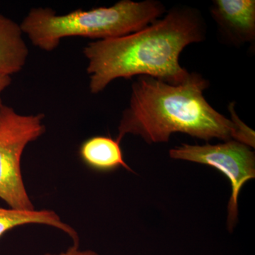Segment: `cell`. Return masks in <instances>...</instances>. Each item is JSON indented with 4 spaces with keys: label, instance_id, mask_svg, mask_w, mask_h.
Wrapping results in <instances>:
<instances>
[{
    "label": "cell",
    "instance_id": "obj_11",
    "mask_svg": "<svg viewBox=\"0 0 255 255\" xmlns=\"http://www.w3.org/2000/svg\"><path fill=\"white\" fill-rule=\"evenodd\" d=\"M44 255H100L96 252L91 251V250H82L80 249L79 246L73 245L71 248H69L65 252L59 253V254H50V253H46Z\"/></svg>",
    "mask_w": 255,
    "mask_h": 255
},
{
    "label": "cell",
    "instance_id": "obj_6",
    "mask_svg": "<svg viewBox=\"0 0 255 255\" xmlns=\"http://www.w3.org/2000/svg\"><path fill=\"white\" fill-rule=\"evenodd\" d=\"M210 11L225 41L233 46L255 41V0H215Z\"/></svg>",
    "mask_w": 255,
    "mask_h": 255
},
{
    "label": "cell",
    "instance_id": "obj_5",
    "mask_svg": "<svg viewBox=\"0 0 255 255\" xmlns=\"http://www.w3.org/2000/svg\"><path fill=\"white\" fill-rule=\"evenodd\" d=\"M169 157L210 166L229 180L231 194L228 204L227 227L233 232L238 223V198L247 182L255 178V154L249 146L231 140L205 145L182 144L170 149Z\"/></svg>",
    "mask_w": 255,
    "mask_h": 255
},
{
    "label": "cell",
    "instance_id": "obj_7",
    "mask_svg": "<svg viewBox=\"0 0 255 255\" xmlns=\"http://www.w3.org/2000/svg\"><path fill=\"white\" fill-rule=\"evenodd\" d=\"M120 143L109 136L90 137L80 146V157L89 167L99 172H110L122 167L132 172L124 160Z\"/></svg>",
    "mask_w": 255,
    "mask_h": 255
},
{
    "label": "cell",
    "instance_id": "obj_12",
    "mask_svg": "<svg viewBox=\"0 0 255 255\" xmlns=\"http://www.w3.org/2000/svg\"><path fill=\"white\" fill-rule=\"evenodd\" d=\"M11 78L9 75H2L0 74V95H1V92L6 90L8 87L11 85ZM2 105L1 99H0V106Z\"/></svg>",
    "mask_w": 255,
    "mask_h": 255
},
{
    "label": "cell",
    "instance_id": "obj_2",
    "mask_svg": "<svg viewBox=\"0 0 255 255\" xmlns=\"http://www.w3.org/2000/svg\"><path fill=\"white\" fill-rule=\"evenodd\" d=\"M209 81L190 73L185 82L171 85L147 76L132 84L128 107L122 113L116 140L137 135L148 144L167 142L180 132L209 141L216 138L238 142L237 127L206 101L204 92Z\"/></svg>",
    "mask_w": 255,
    "mask_h": 255
},
{
    "label": "cell",
    "instance_id": "obj_9",
    "mask_svg": "<svg viewBox=\"0 0 255 255\" xmlns=\"http://www.w3.org/2000/svg\"><path fill=\"white\" fill-rule=\"evenodd\" d=\"M28 224L45 225L59 229L73 240V245L79 246L78 233L70 225L63 222L52 210L27 211L0 207V238L13 228Z\"/></svg>",
    "mask_w": 255,
    "mask_h": 255
},
{
    "label": "cell",
    "instance_id": "obj_1",
    "mask_svg": "<svg viewBox=\"0 0 255 255\" xmlns=\"http://www.w3.org/2000/svg\"><path fill=\"white\" fill-rule=\"evenodd\" d=\"M206 26L194 8L177 6L140 31L127 36L89 43L83 53L88 60L92 94L103 91L119 78L147 76L179 85L190 73L179 63L186 47L205 40Z\"/></svg>",
    "mask_w": 255,
    "mask_h": 255
},
{
    "label": "cell",
    "instance_id": "obj_8",
    "mask_svg": "<svg viewBox=\"0 0 255 255\" xmlns=\"http://www.w3.org/2000/svg\"><path fill=\"white\" fill-rule=\"evenodd\" d=\"M21 26L0 14V74L9 75L22 70L28 55Z\"/></svg>",
    "mask_w": 255,
    "mask_h": 255
},
{
    "label": "cell",
    "instance_id": "obj_4",
    "mask_svg": "<svg viewBox=\"0 0 255 255\" xmlns=\"http://www.w3.org/2000/svg\"><path fill=\"white\" fill-rule=\"evenodd\" d=\"M42 114L21 115L0 106V199L10 209L33 211L21 171V156L26 146L46 132Z\"/></svg>",
    "mask_w": 255,
    "mask_h": 255
},
{
    "label": "cell",
    "instance_id": "obj_10",
    "mask_svg": "<svg viewBox=\"0 0 255 255\" xmlns=\"http://www.w3.org/2000/svg\"><path fill=\"white\" fill-rule=\"evenodd\" d=\"M228 110L231 113V120L237 127L239 142L249 146L251 148L255 147V134L254 130L248 127L238 117L236 112V103L231 102L228 105Z\"/></svg>",
    "mask_w": 255,
    "mask_h": 255
},
{
    "label": "cell",
    "instance_id": "obj_3",
    "mask_svg": "<svg viewBox=\"0 0 255 255\" xmlns=\"http://www.w3.org/2000/svg\"><path fill=\"white\" fill-rule=\"evenodd\" d=\"M166 11L163 4L155 0H122L110 7L78 9L64 15L50 8H33L20 26L33 46L52 51L67 37L100 41L127 36L155 22Z\"/></svg>",
    "mask_w": 255,
    "mask_h": 255
}]
</instances>
